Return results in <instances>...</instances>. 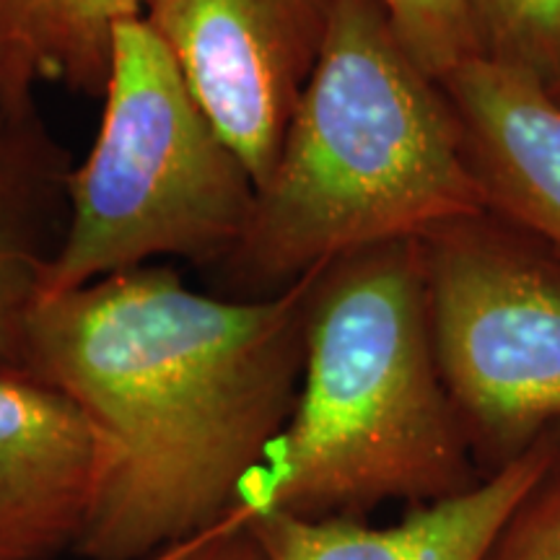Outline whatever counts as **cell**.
<instances>
[{"mask_svg":"<svg viewBox=\"0 0 560 560\" xmlns=\"http://www.w3.org/2000/svg\"><path fill=\"white\" fill-rule=\"evenodd\" d=\"M317 272L221 299L143 265L32 312L21 369L66 392L100 444L73 552L143 560L236 514L296 402Z\"/></svg>","mask_w":560,"mask_h":560,"instance_id":"obj_1","label":"cell"},{"mask_svg":"<svg viewBox=\"0 0 560 560\" xmlns=\"http://www.w3.org/2000/svg\"><path fill=\"white\" fill-rule=\"evenodd\" d=\"M486 210L441 83L380 0H332L317 68L221 265L262 299L350 252Z\"/></svg>","mask_w":560,"mask_h":560,"instance_id":"obj_2","label":"cell"},{"mask_svg":"<svg viewBox=\"0 0 560 560\" xmlns=\"http://www.w3.org/2000/svg\"><path fill=\"white\" fill-rule=\"evenodd\" d=\"M482 478L436 361L418 240L322 265L296 402L236 514L366 520Z\"/></svg>","mask_w":560,"mask_h":560,"instance_id":"obj_3","label":"cell"},{"mask_svg":"<svg viewBox=\"0 0 560 560\" xmlns=\"http://www.w3.org/2000/svg\"><path fill=\"white\" fill-rule=\"evenodd\" d=\"M66 190L68 226L45 299L159 257L221 265L242 240L255 182L143 13L112 32L100 136Z\"/></svg>","mask_w":560,"mask_h":560,"instance_id":"obj_4","label":"cell"},{"mask_svg":"<svg viewBox=\"0 0 560 560\" xmlns=\"http://www.w3.org/2000/svg\"><path fill=\"white\" fill-rule=\"evenodd\" d=\"M418 244L441 376L490 475L560 429V260L490 210Z\"/></svg>","mask_w":560,"mask_h":560,"instance_id":"obj_5","label":"cell"},{"mask_svg":"<svg viewBox=\"0 0 560 560\" xmlns=\"http://www.w3.org/2000/svg\"><path fill=\"white\" fill-rule=\"evenodd\" d=\"M332 0H149L143 16L255 190L317 68Z\"/></svg>","mask_w":560,"mask_h":560,"instance_id":"obj_6","label":"cell"},{"mask_svg":"<svg viewBox=\"0 0 560 560\" xmlns=\"http://www.w3.org/2000/svg\"><path fill=\"white\" fill-rule=\"evenodd\" d=\"M100 444L66 392L0 363V560L73 552L94 495Z\"/></svg>","mask_w":560,"mask_h":560,"instance_id":"obj_7","label":"cell"},{"mask_svg":"<svg viewBox=\"0 0 560 560\" xmlns=\"http://www.w3.org/2000/svg\"><path fill=\"white\" fill-rule=\"evenodd\" d=\"M439 83L486 208L560 260V107L548 89L482 58Z\"/></svg>","mask_w":560,"mask_h":560,"instance_id":"obj_8","label":"cell"},{"mask_svg":"<svg viewBox=\"0 0 560 560\" xmlns=\"http://www.w3.org/2000/svg\"><path fill=\"white\" fill-rule=\"evenodd\" d=\"M558 457L560 429H552L467 493L405 509L402 520L384 527L285 514H247V520L270 560H478L509 511Z\"/></svg>","mask_w":560,"mask_h":560,"instance_id":"obj_9","label":"cell"},{"mask_svg":"<svg viewBox=\"0 0 560 560\" xmlns=\"http://www.w3.org/2000/svg\"><path fill=\"white\" fill-rule=\"evenodd\" d=\"M66 153L37 112H0V363L21 366L32 312L68 226Z\"/></svg>","mask_w":560,"mask_h":560,"instance_id":"obj_10","label":"cell"},{"mask_svg":"<svg viewBox=\"0 0 560 560\" xmlns=\"http://www.w3.org/2000/svg\"><path fill=\"white\" fill-rule=\"evenodd\" d=\"M149 0H0V112H34L47 83L104 96L112 32Z\"/></svg>","mask_w":560,"mask_h":560,"instance_id":"obj_11","label":"cell"},{"mask_svg":"<svg viewBox=\"0 0 560 560\" xmlns=\"http://www.w3.org/2000/svg\"><path fill=\"white\" fill-rule=\"evenodd\" d=\"M480 58L550 89L560 79V0H467Z\"/></svg>","mask_w":560,"mask_h":560,"instance_id":"obj_12","label":"cell"},{"mask_svg":"<svg viewBox=\"0 0 560 560\" xmlns=\"http://www.w3.org/2000/svg\"><path fill=\"white\" fill-rule=\"evenodd\" d=\"M380 3L412 60L431 79H446L452 70L480 58L467 0H380Z\"/></svg>","mask_w":560,"mask_h":560,"instance_id":"obj_13","label":"cell"},{"mask_svg":"<svg viewBox=\"0 0 560 560\" xmlns=\"http://www.w3.org/2000/svg\"><path fill=\"white\" fill-rule=\"evenodd\" d=\"M478 560H560V457L509 511Z\"/></svg>","mask_w":560,"mask_h":560,"instance_id":"obj_14","label":"cell"},{"mask_svg":"<svg viewBox=\"0 0 560 560\" xmlns=\"http://www.w3.org/2000/svg\"><path fill=\"white\" fill-rule=\"evenodd\" d=\"M143 560H270L247 516L234 514L206 535L174 545Z\"/></svg>","mask_w":560,"mask_h":560,"instance_id":"obj_15","label":"cell"},{"mask_svg":"<svg viewBox=\"0 0 560 560\" xmlns=\"http://www.w3.org/2000/svg\"><path fill=\"white\" fill-rule=\"evenodd\" d=\"M548 94L552 96V102H556V104H558V107H560V79H558L556 83H552V86L548 89Z\"/></svg>","mask_w":560,"mask_h":560,"instance_id":"obj_16","label":"cell"}]
</instances>
